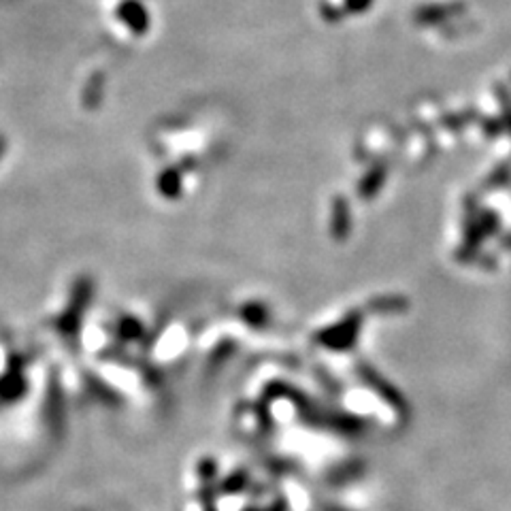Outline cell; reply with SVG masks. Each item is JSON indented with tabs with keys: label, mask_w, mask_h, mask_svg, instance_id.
Listing matches in <instances>:
<instances>
[{
	"label": "cell",
	"mask_w": 511,
	"mask_h": 511,
	"mask_svg": "<svg viewBox=\"0 0 511 511\" xmlns=\"http://www.w3.org/2000/svg\"><path fill=\"white\" fill-rule=\"evenodd\" d=\"M24 390H26V379H24L22 364L13 358V361L9 362L7 371L0 375V400H4V403L18 400L19 396L24 394Z\"/></svg>",
	"instance_id": "cell-1"
},
{
	"label": "cell",
	"mask_w": 511,
	"mask_h": 511,
	"mask_svg": "<svg viewBox=\"0 0 511 511\" xmlns=\"http://www.w3.org/2000/svg\"><path fill=\"white\" fill-rule=\"evenodd\" d=\"M3 154H4V139L3 134H0V158H3Z\"/></svg>",
	"instance_id": "cell-2"
},
{
	"label": "cell",
	"mask_w": 511,
	"mask_h": 511,
	"mask_svg": "<svg viewBox=\"0 0 511 511\" xmlns=\"http://www.w3.org/2000/svg\"><path fill=\"white\" fill-rule=\"evenodd\" d=\"M337 511H339V509H337Z\"/></svg>",
	"instance_id": "cell-3"
}]
</instances>
